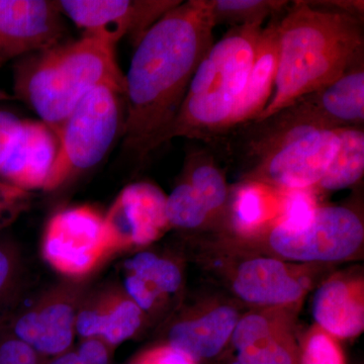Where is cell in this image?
<instances>
[{
	"instance_id": "cell-2",
	"label": "cell",
	"mask_w": 364,
	"mask_h": 364,
	"mask_svg": "<svg viewBox=\"0 0 364 364\" xmlns=\"http://www.w3.org/2000/svg\"><path fill=\"white\" fill-rule=\"evenodd\" d=\"M339 144L337 129L296 100L269 117L230 129L207 146L222 164L237 169L240 182L291 191L315 186Z\"/></svg>"
},
{
	"instance_id": "cell-30",
	"label": "cell",
	"mask_w": 364,
	"mask_h": 364,
	"mask_svg": "<svg viewBox=\"0 0 364 364\" xmlns=\"http://www.w3.org/2000/svg\"><path fill=\"white\" fill-rule=\"evenodd\" d=\"M146 364H198L188 354L169 345L158 347L141 356Z\"/></svg>"
},
{
	"instance_id": "cell-31",
	"label": "cell",
	"mask_w": 364,
	"mask_h": 364,
	"mask_svg": "<svg viewBox=\"0 0 364 364\" xmlns=\"http://www.w3.org/2000/svg\"><path fill=\"white\" fill-rule=\"evenodd\" d=\"M23 119L14 112L0 109V162L20 130Z\"/></svg>"
},
{
	"instance_id": "cell-22",
	"label": "cell",
	"mask_w": 364,
	"mask_h": 364,
	"mask_svg": "<svg viewBox=\"0 0 364 364\" xmlns=\"http://www.w3.org/2000/svg\"><path fill=\"white\" fill-rule=\"evenodd\" d=\"M340 144L320 181L310 188L316 198L355 186L364 176V127L337 129Z\"/></svg>"
},
{
	"instance_id": "cell-9",
	"label": "cell",
	"mask_w": 364,
	"mask_h": 364,
	"mask_svg": "<svg viewBox=\"0 0 364 364\" xmlns=\"http://www.w3.org/2000/svg\"><path fill=\"white\" fill-rule=\"evenodd\" d=\"M112 248L104 215L87 205L67 208L55 215L46 229L43 243L46 259L69 275L90 272Z\"/></svg>"
},
{
	"instance_id": "cell-11",
	"label": "cell",
	"mask_w": 364,
	"mask_h": 364,
	"mask_svg": "<svg viewBox=\"0 0 364 364\" xmlns=\"http://www.w3.org/2000/svg\"><path fill=\"white\" fill-rule=\"evenodd\" d=\"M63 16L58 1L0 0V66L60 44Z\"/></svg>"
},
{
	"instance_id": "cell-15",
	"label": "cell",
	"mask_w": 364,
	"mask_h": 364,
	"mask_svg": "<svg viewBox=\"0 0 364 364\" xmlns=\"http://www.w3.org/2000/svg\"><path fill=\"white\" fill-rule=\"evenodd\" d=\"M315 324L336 339H352L364 330L363 277L338 273L321 282L314 294Z\"/></svg>"
},
{
	"instance_id": "cell-10",
	"label": "cell",
	"mask_w": 364,
	"mask_h": 364,
	"mask_svg": "<svg viewBox=\"0 0 364 364\" xmlns=\"http://www.w3.org/2000/svg\"><path fill=\"white\" fill-rule=\"evenodd\" d=\"M181 0H61L63 16L95 36L116 46L124 38L138 44L146 32Z\"/></svg>"
},
{
	"instance_id": "cell-8",
	"label": "cell",
	"mask_w": 364,
	"mask_h": 364,
	"mask_svg": "<svg viewBox=\"0 0 364 364\" xmlns=\"http://www.w3.org/2000/svg\"><path fill=\"white\" fill-rule=\"evenodd\" d=\"M230 264L226 273L230 289L253 309L299 310L320 272V265L299 264L254 252H245Z\"/></svg>"
},
{
	"instance_id": "cell-19",
	"label": "cell",
	"mask_w": 364,
	"mask_h": 364,
	"mask_svg": "<svg viewBox=\"0 0 364 364\" xmlns=\"http://www.w3.org/2000/svg\"><path fill=\"white\" fill-rule=\"evenodd\" d=\"M279 18H272L262 28L256 48L252 69L243 95L232 117L230 129L257 119L273 95L279 63Z\"/></svg>"
},
{
	"instance_id": "cell-26",
	"label": "cell",
	"mask_w": 364,
	"mask_h": 364,
	"mask_svg": "<svg viewBox=\"0 0 364 364\" xmlns=\"http://www.w3.org/2000/svg\"><path fill=\"white\" fill-rule=\"evenodd\" d=\"M296 364H345L338 339L314 325L301 340Z\"/></svg>"
},
{
	"instance_id": "cell-5",
	"label": "cell",
	"mask_w": 364,
	"mask_h": 364,
	"mask_svg": "<svg viewBox=\"0 0 364 364\" xmlns=\"http://www.w3.org/2000/svg\"><path fill=\"white\" fill-rule=\"evenodd\" d=\"M262 28L260 25L235 26L213 44L191 78L166 143L186 138L208 145L229 130Z\"/></svg>"
},
{
	"instance_id": "cell-4",
	"label": "cell",
	"mask_w": 364,
	"mask_h": 364,
	"mask_svg": "<svg viewBox=\"0 0 364 364\" xmlns=\"http://www.w3.org/2000/svg\"><path fill=\"white\" fill-rule=\"evenodd\" d=\"M105 83L124 88L116 46L83 35L21 60L14 70V93L55 134L74 107L93 88Z\"/></svg>"
},
{
	"instance_id": "cell-24",
	"label": "cell",
	"mask_w": 364,
	"mask_h": 364,
	"mask_svg": "<svg viewBox=\"0 0 364 364\" xmlns=\"http://www.w3.org/2000/svg\"><path fill=\"white\" fill-rule=\"evenodd\" d=\"M124 267L135 274L159 299L176 294L182 284L181 267L173 261L160 257L150 251L136 253L127 260Z\"/></svg>"
},
{
	"instance_id": "cell-1",
	"label": "cell",
	"mask_w": 364,
	"mask_h": 364,
	"mask_svg": "<svg viewBox=\"0 0 364 364\" xmlns=\"http://www.w3.org/2000/svg\"><path fill=\"white\" fill-rule=\"evenodd\" d=\"M205 0H188L156 21L136 45L124 75L123 148L142 163L166 144L189 83L214 44Z\"/></svg>"
},
{
	"instance_id": "cell-18",
	"label": "cell",
	"mask_w": 364,
	"mask_h": 364,
	"mask_svg": "<svg viewBox=\"0 0 364 364\" xmlns=\"http://www.w3.org/2000/svg\"><path fill=\"white\" fill-rule=\"evenodd\" d=\"M76 315L70 304L54 301L20 316L11 333L40 356L56 358L73 343Z\"/></svg>"
},
{
	"instance_id": "cell-23",
	"label": "cell",
	"mask_w": 364,
	"mask_h": 364,
	"mask_svg": "<svg viewBox=\"0 0 364 364\" xmlns=\"http://www.w3.org/2000/svg\"><path fill=\"white\" fill-rule=\"evenodd\" d=\"M215 26H263L267 18H279L289 7L287 0H205Z\"/></svg>"
},
{
	"instance_id": "cell-33",
	"label": "cell",
	"mask_w": 364,
	"mask_h": 364,
	"mask_svg": "<svg viewBox=\"0 0 364 364\" xmlns=\"http://www.w3.org/2000/svg\"><path fill=\"white\" fill-rule=\"evenodd\" d=\"M11 97H9V95H7L6 92H4V91L0 90V102H2V100H11Z\"/></svg>"
},
{
	"instance_id": "cell-14",
	"label": "cell",
	"mask_w": 364,
	"mask_h": 364,
	"mask_svg": "<svg viewBox=\"0 0 364 364\" xmlns=\"http://www.w3.org/2000/svg\"><path fill=\"white\" fill-rule=\"evenodd\" d=\"M57 138L43 122L23 119L0 162V178L16 188H44L57 154Z\"/></svg>"
},
{
	"instance_id": "cell-32",
	"label": "cell",
	"mask_w": 364,
	"mask_h": 364,
	"mask_svg": "<svg viewBox=\"0 0 364 364\" xmlns=\"http://www.w3.org/2000/svg\"><path fill=\"white\" fill-rule=\"evenodd\" d=\"M311 6L329 11L350 14L358 20L364 21V2L363 0H308Z\"/></svg>"
},
{
	"instance_id": "cell-13",
	"label": "cell",
	"mask_w": 364,
	"mask_h": 364,
	"mask_svg": "<svg viewBox=\"0 0 364 364\" xmlns=\"http://www.w3.org/2000/svg\"><path fill=\"white\" fill-rule=\"evenodd\" d=\"M104 221L112 247L149 245L170 229L166 196L151 182L132 183L117 196Z\"/></svg>"
},
{
	"instance_id": "cell-7",
	"label": "cell",
	"mask_w": 364,
	"mask_h": 364,
	"mask_svg": "<svg viewBox=\"0 0 364 364\" xmlns=\"http://www.w3.org/2000/svg\"><path fill=\"white\" fill-rule=\"evenodd\" d=\"M363 217L348 205H318L312 219L299 229L275 223L264 234L235 247H267V254L299 264H330L353 259L363 250Z\"/></svg>"
},
{
	"instance_id": "cell-17",
	"label": "cell",
	"mask_w": 364,
	"mask_h": 364,
	"mask_svg": "<svg viewBox=\"0 0 364 364\" xmlns=\"http://www.w3.org/2000/svg\"><path fill=\"white\" fill-rule=\"evenodd\" d=\"M298 100L330 128L363 127L364 63Z\"/></svg>"
},
{
	"instance_id": "cell-21",
	"label": "cell",
	"mask_w": 364,
	"mask_h": 364,
	"mask_svg": "<svg viewBox=\"0 0 364 364\" xmlns=\"http://www.w3.org/2000/svg\"><path fill=\"white\" fill-rule=\"evenodd\" d=\"M143 311L130 299H122L104 310H83L76 315L75 333L83 339H98L116 346L140 329Z\"/></svg>"
},
{
	"instance_id": "cell-29",
	"label": "cell",
	"mask_w": 364,
	"mask_h": 364,
	"mask_svg": "<svg viewBox=\"0 0 364 364\" xmlns=\"http://www.w3.org/2000/svg\"><path fill=\"white\" fill-rule=\"evenodd\" d=\"M18 272V263L13 250L0 244V312L4 310L13 291Z\"/></svg>"
},
{
	"instance_id": "cell-16",
	"label": "cell",
	"mask_w": 364,
	"mask_h": 364,
	"mask_svg": "<svg viewBox=\"0 0 364 364\" xmlns=\"http://www.w3.org/2000/svg\"><path fill=\"white\" fill-rule=\"evenodd\" d=\"M241 315L233 304L221 301L208 304L172 325L167 345L188 354L196 363L214 358L230 343Z\"/></svg>"
},
{
	"instance_id": "cell-25",
	"label": "cell",
	"mask_w": 364,
	"mask_h": 364,
	"mask_svg": "<svg viewBox=\"0 0 364 364\" xmlns=\"http://www.w3.org/2000/svg\"><path fill=\"white\" fill-rule=\"evenodd\" d=\"M166 215L170 228L191 232L214 229L212 217L202 198L193 186L182 178L166 196Z\"/></svg>"
},
{
	"instance_id": "cell-20",
	"label": "cell",
	"mask_w": 364,
	"mask_h": 364,
	"mask_svg": "<svg viewBox=\"0 0 364 364\" xmlns=\"http://www.w3.org/2000/svg\"><path fill=\"white\" fill-rule=\"evenodd\" d=\"M182 179L188 181L202 198L215 228L221 229L228 215L231 186L226 172L214 151L200 143L193 144L186 150Z\"/></svg>"
},
{
	"instance_id": "cell-12",
	"label": "cell",
	"mask_w": 364,
	"mask_h": 364,
	"mask_svg": "<svg viewBox=\"0 0 364 364\" xmlns=\"http://www.w3.org/2000/svg\"><path fill=\"white\" fill-rule=\"evenodd\" d=\"M294 309H253L241 315L230 343L233 364H296Z\"/></svg>"
},
{
	"instance_id": "cell-6",
	"label": "cell",
	"mask_w": 364,
	"mask_h": 364,
	"mask_svg": "<svg viewBox=\"0 0 364 364\" xmlns=\"http://www.w3.org/2000/svg\"><path fill=\"white\" fill-rule=\"evenodd\" d=\"M123 86L105 83L74 107L57 133L56 158L45 191H53L97 166L111 150L124 126Z\"/></svg>"
},
{
	"instance_id": "cell-3",
	"label": "cell",
	"mask_w": 364,
	"mask_h": 364,
	"mask_svg": "<svg viewBox=\"0 0 364 364\" xmlns=\"http://www.w3.org/2000/svg\"><path fill=\"white\" fill-rule=\"evenodd\" d=\"M279 63L274 91L257 119L341 77L364 63L363 21L350 14L291 1L277 23Z\"/></svg>"
},
{
	"instance_id": "cell-28",
	"label": "cell",
	"mask_w": 364,
	"mask_h": 364,
	"mask_svg": "<svg viewBox=\"0 0 364 364\" xmlns=\"http://www.w3.org/2000/svg\"><path fill=\"white\" fill-rule=\"evenodd\" d=\"M28 200L26 191L0 181V227L13 221L26 207Z\"/></svg>"
},
{
	"instance_id": "cell-34",
	"label": "cell",
	"mask_w": 364,
	"mask_h": 364,
	"mask_svg": "<svg viewBox=\"0 0 364 364\" xmlns=\"http://www.w3.org/2000/svg\"><path fill=\"white\" fill-rule=\"evenodd\" d=\"M132 364H146L144 363V360L142 358L139 359V360L135 361V363H133Z\"/></svg>"
},
{
	"instance_id": "cell-27",
	"label": "cell",
	"mask_w": 364,
	"mask_h": 364,
	"mask_svg": "<svg viewBox=\"0 0 364 364\" xmlns=\"http://www.w3.org/2000/svg\"><path fill=\"white\" fill-rule=\"evenodd\" d=\"M47 364H111L109 347L98 339H85L76 350L60 354Z\"/></svg>"
}]
</instances>
